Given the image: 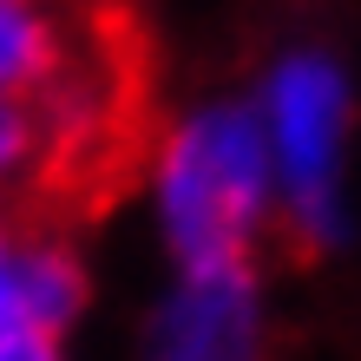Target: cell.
<instances>
[{
	"label": "cell",
	"instance_id": "cell-1",
	"mask_svg": "<svg viewBox=\"0 0 361 361\" xmlns=\"http://www.w3.org/2000/svg\"><path fill=\"white\" fill-rule=\"evenodd\" d=\"M158 224L178 269L257 263V243L276 230V178L257 105L217 99L171 125L158 145Z\"/></svg>",
	"mask_w": 361,
	"mask_h": 361
},
{
	"label": "cell",
	"instance_id": "cell-2",
	"mask_svg": "<svg viewBox=\"0 0 361 361\" xmlns=\"http://www.w3.org/2000/svg\"><path fill=\"white\" fill-rule=\"evenodd\" d=\"M257 125L276 178V230L295 250H329L348 230V132L355 86L329 47H283L257 79Z\"/></svg>",
	"mask_w": 361,
	"mask_h": 361
},
{
	"label": "cell",
	"instance_id": "cell-3",
	"mask_svg": "<svg viewBox=\"0 0 361 361\" xmlns=\"http://www.w3.org/2000/svg\"><path fill=\"white\" fill-rule=\"evenodd\" d=\"M0 92L59 99L112 158L132 152V47L105 0H0Z\"/></svg>",
	"mask_w": 361,
	"mask_h": 361
},
{
	"label": "cell",
	"instance_id": "cell-4",
	"mask_svg": "<svg viewBox=\"0 0 361 361\" xmlns=\"http://www.w3.org/2000/svg\"><path fill=\"white\" fill-rule=\"evenodd\" d=\"M79 295L86 283L53 217L0 204V361H66Z\"/></svg>",
	"mask_w": 361,
	"mask_h": 361
},
{
	"label": "cell",
	"instance_id": "cell-5",
	"mask_svg": "<svg viewBox=\"0 0 361 361\" xmlns=\"http://www.w3.org/2000/svg\"><path fill=\"white\" fill-rule=\"evenodd\" d=\"M145 361H269V315L257 263L178 269L145 329Z\"/></svg>",
	"mask_w": 361,
	"mask_h": 361
}]
</instances>
